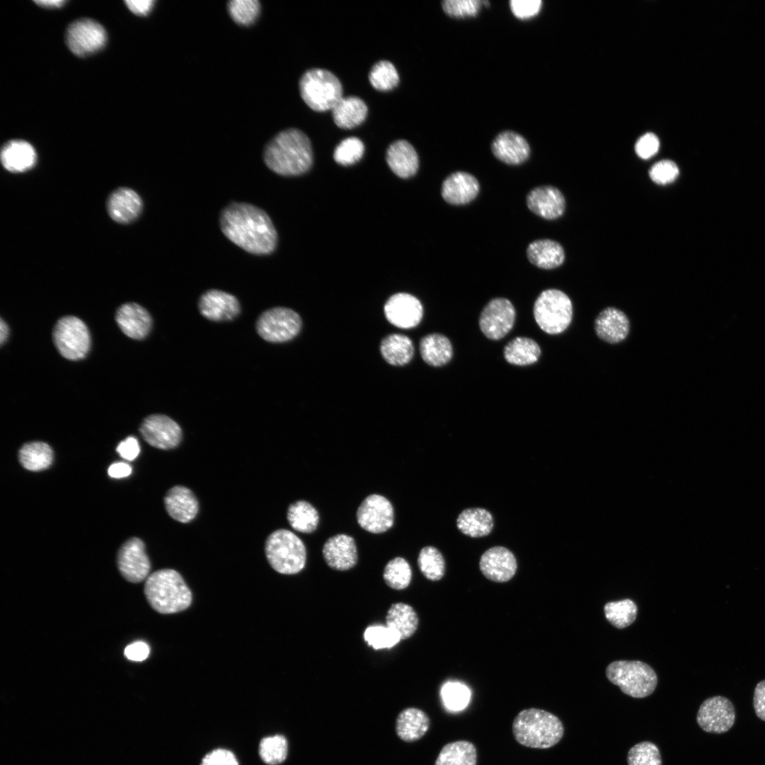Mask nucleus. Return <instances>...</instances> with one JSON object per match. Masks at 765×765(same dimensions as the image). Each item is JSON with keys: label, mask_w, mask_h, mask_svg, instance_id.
Masks as SVG:
<instances>
[{"label": "nucleus", "mask_w": 765, "mask_h": 765, "mask_svg": "<svg viewBox=\"0 0 765 765\" xmlns=\"http://www.w3.org/2000/svg\"><path fill=\"white\" fill-rule=\"evenodd\" d=\"M222 233L234 244L257 255L272 253L278 235L269 216L262 209L246 203H232L220 215Z\"/></svg>", "instance_id": "obj_1"}, {"label": "nucleus", "mask_w": 765, "mask_h": 765, "mask_svg": "<svg viewBox=\"0 0 765 765\" xmlns=\"http://www.w3.org/2000/svg\"><path fill=\"white\" fill-rule=\"evenodd\" d=\"M268 169L281 176H298L312 166L313 153L308 137L301 130L290 128L276 135L264 150Z\"/></svg>", "instance_id": "obj_2"}, {"label": "nucleus", "mask_w": 765, "mask_h": 765, "mask_svg": "<svg viewBox=\"0 0 765 765\" xmlns=\"http://www.w3.org/2000/svg\"><path fill=\"white\" fill-rule=\"evenodd\" d=\"M512 733L520 744L548 749L557 744L564 734L561 720L544 710L531 708L518 713L512 723Z\"/></svg>", "instance_id": "obj_3"}, {"label": "nucleus", "mask_w": 765, "mask_h": 765, "mask_svg": "<svg viewBox=\"0 0 765 765\" xmlns=\"http://www.w3.org/2000/svg\"><path fill=\"white\" fill-rule=\"evenodd\" d=\"M144 593L151 607L162 614L183 611L192 601L191 591L183 577L171 569L159 570L148 576Z\"/></svg>", "instance_id": "obj_4"}, {"label": "nucleus", "mask_w": 765, "mask_h": 765, "mask_svg": "<svg viewBox=\"0 0 765 765\" xmlns=\"http://www.w3.org/2000/svg\"><path fill=\"white\" fill-rule=\"evenodd\" d=\"M265 553L271 567L280 574H297L305 565L307 552L304 543L287 529H278L268 536Z\"/></svg>", "instance_id": "obj_5"}, {"label": "nucleus", "mask_w": 765, "mask_h": 765, "mask_svg": "<svg viewBox=\"0 0 765 765\" xmlns=\"http://www.w3.org/2000/svg\"><path fill=\"white\" fill-rule=\"evenodd\" d=\"M608 679L621 691L633 698L650 696L657 684V676L647 664L640 661L618 660L610 663L606 669Z\"/></svg>", "instance_id": "obj_6"}, {"label": "nucleus", "mask_w": 765, "mask_h": 765, "mask_svg": "<svg viewBox=\"0 0 765 765\" xmlns=\"http://www.w3.org/2000/svg\"><path fill=\"white\" fill-rule=\"evenodd\" d=\"M300 93L305 103L318 112L332 110L343 97L339 79L331 72L319 68L307 70L302 76Z\"/></svg>", "instance_id": "obj_7"}, {"label": "nucleus", "mask_w": 765, "mask_h": 765, "mask_svg": "<svg viewBox=\"0 0 765 765\" xmlns=\"http://www.w3.org/2000/svg\"><path fill=\"white\" fill-rule=\"evenodd\" d=\"M534 319L548 334L565 331L572 320L573 307L569 296L560 290L547 289L537 298L533 306Z\"/></svg>", "instance_id": "obj_8"}, {"label": "nucleus", "mask_w": 765, "mask_h": 765, "mask_svg": "<svg viewBox=\"0 0 765 765\" xmlns=\"http://www.w3.org/2000/svg\"><path fill=\"white\" fill-rule=\"evenodd\" d=\"M52 338L59 353L68 360L84 358L90 348L89 329L84 322L74 316L60 318L54 327Z\"/></svg>", "instance_id": "obj_9"}, {"label": "nucleus", "mask_w": 765, "mask_h": 765, "mask_svg": "<svg viewBox=\"0 0 765 765\" xmlns=\"http://www.w3.org/2000/svg\"><path fill=\"white\" fill-rule=\"evenodd\" d=\"M302 320L294 310L277 307L264 312L256 324V332L264 340L283 343L293 339L300 332Z\"/></svg>", "instance_id": "obj_10"}, {"label": "nucleus", "mask_w": 765, "mask_h": 765, "mask_svg": "<svg viewBox=\"0 0 765 765\" xmlns=\"http://www.w3.org/2000/svg\"><path fill=\"white\" fill-rule=\"evenodd\" d=\"M65 40L70 51L78 57H86L101 50L106 45L107 35L97 21L81 18L67 28Z\"/></svg>", "instance_id": "obj_11"}, {"label": "nucleus", "mask_w": 765, "mask_h": 765, "mask_svg": "<svg viewBox=\"0 0 765 765\" xmlns=\"http://www.w3.org/2000/svg\"><path fill=\"white\" fill-rule=\"evenodd\" d=\"M515 319L516 310L511 302L504 298H496L482 310L479 326L487 338L499 340L511 330Z\"/></svg>", "instance_id": "obj_12"}, {"label": "nucleus", "mask_w": 765, "mask_h": 765, "mask_svg": "<svg viewBox=\"0 0 765 765\" xmlns=\"http://www.w3.org/2000/svg\"><path fill=\"white\" fill-rule=\"evenodd\" d=\"M735 709L730 699L715 696L706 699L700 706L696 721L706 732L722 734L734 725Z\"/></svg>", "instance_id": "obj_13"}, {"label": "nucleus", "mask_w": 765, "mask_h": 765, "mask_svg": "<svg viewBox=\"0 0 765 765\" xmlns=\"http://www.w3.org/2000/svg\"><path fill=\"white\" fill-rule=\"evenodd\" d=\"M356 518L358 525L365 531L372 533H384L393 526L394 509L384 496L372 494L359 505Z\"/></svg>", "instance_id": "obj_14"}, {"label": "nucleus", "mask_w": 765, "mask_h": 765, "mask_svg": "<svg viewBox=\"0 0 765 765\" xmlns=\"http://www.w3.org/2000/svg\"><path fill=\"white\" fill-rule=\"evenodd\" d=\"M140 432L147 443L162 450L176 448L182 438L179 425L164 414H152L146 417L140 425Z\"/></svg>", "instance_id": "obj_15"}, {"label": "nucleus", "mask_w": 765, "mask_h": 765, "mask_svg": "<svg viewBox=\"0 0 765 765\" xmlns=\"http://www.w3.org/2000/svg\"><path fill=\"white\" fill-rule=\"evenodd\" d=\"M117 565L122 576L130 582L138 583L147 578L151 565L143 541L132 538L124 543L118 552Z\"/></svg>", "instance_id": "obj_16"}, {"label": "nucleus", "mask_w": 765, "mask_h": 765, "mask_svg": "<svg viewBox=\"0 0 765 765\" xmlns=\"http://www.w3.org/2000/svg\"><path fill=\"white\" fill-rule=\"evenodd\" d=\"M384 312L392 324L402 329H411L420 323L424 311L421 302L416 297L400 293L387 300Z\"/></svg>", "instance_id": "obj_17"}, {"label": "nucleus", "mask_w": 765, "mask_h": 765, "mask_svg": "<svg viewBox=\"0 0 765 765\" xmlns=\"http://www.w3.org/2000/svg\"><path fill=\"white\" fill-rule=\"evenodd\" d=\"M479 566L486 578L498 583L510 580L517 570L514 555L503 546H494L487 550L480 557Z\"/></svg>", "instance_id": "obj_18"}, {"label": "nucleus", "mask_w": 765, "mask_h": 765, "mask_svg": "<svg viewBox=\"0 0 765 765\" xmlns=\"http://www.w3.org/2000/svg\"><path fill=\"white\" fill-rule=\"evenodd\" d=\"M322 555L327 565L338 571L350 570L358 561L355 540L344 533L329 538L323 545Z\"/></svg>", "instance_id": "obj_19"}, {"label": "nucleus", "mask_w": 765, "mask_h": 765, "mask_svg": "<svg viewBox=\"0 0 765 765\" xmlns=\"http://www.w3.org/2000/svg\"><path fill=\"white\" fill-rule=\"evenodd\" d=\"M200 314L211 321H230L240 312L238 300L232 295L216 289L204 293L200 298Z\"/></svg>", "instance_id": "obj_20"}, {"label": "nucleus", "mask_w": 765, "mask_h": 765, "mask_svg": "<svg viewBox=\"0 0 765 765\" xmlns=\"http://www.w3.org/2000/svg\"><path fill=\"white\" fill-rule=\"evenodd\" d=\"M526 204L531 212L546 220L560 217L565 209L564 196L552 186H541L532 189L526 196Z\"/></svg>", "instance_id": "obj_21"}, {"label": "nucleus", "mask_w": 765, "mask_h": 765, "mask_svg": "<svg viewBox=\"0 0 765 765\" xmlns=\"http://www.w3.org/2000/svg\"><path fill=\"white\" fill-rule=\"evenodd\" d=\"M480 192V183L472 174L455 171L448 175L441 185V196L450 205H461L472 201Z\"/></svg>", "instance_id": "obj_22"}, {"label": "nucleus", "mask_w": 765, "mask_h": 765, "mask_svg": "<svg viewBox=\"0 0 765 765\" xmlns=\"http://www.w3.org/2000/svg\"><path fill=\"white\" fill-rule=\"evenodd\" d=\"M597 336L608 344H618L626 339L630 332V321L620 310L608 307L602 310L594 321Z\"/></svg>", "instance_id": "obj_23"}, {"label": "nucleus", "mask_w": 765, "mask_h": 765, "mask_svg": "<svg viewBox=\"0 0 765 765\" xmlns=\"http://www.w3.org/2000/svg\"><path fill=\"white\" fill-rule=\"evenodd\" d=\"M142 210V200L134 190L121 187L110 193L107 201V211L113 220L128 224L135 220Z\"/></svg>", "instance_id": "obj_24"}, {"label": "nucleus", "mask_w": 765, "mask_h": 765, "mask_svg": "<svg viewBox=\"0 0 765 765\" xmlns=\"http://www.w3.org/2000/svg\"><path fill=\"white\" fill-rule=\"evenodd\" d=\"M116 322L121 331L133 339H142L149 333L152 320L149 313L135 302L122 305L115 314Z\"/></svg>", "instance_id": "obj_25"}, {"label": "nucleus", "mask_w": 765, "mask_h": 765, "mask_svg": "<svg viewBox=\"0 0 765 765\" xmlns=\"http://www.w3.org/2000/svg\"><path fill=\"white\" fill-rule=\"evenodd\" d=\"M492 151L501 162L518 165L527 160L530 155V147L520 135L506 131L499 134L492 144Z\"/></svg>", "instance_id": "obj_26"}, {"label": "nucleus", "mask_w": 765, "mask_h": 765, "mask_svg": "<svg viewBox=\"0 0 765 765\" xmlns=\"http://www.w3.org/2000/svg\"><path fill=\"white\" fill-rule=\"evenodd\" d=\"M164 506L168 514L181 523H188L195 518L198 512V502L188 488L176 485L166 492Z\"/></svg>", "instance_id": "obj_27"}, {"label": "nucleus", "mask_w": 765, "mask_h": 765, "mask_svg": "<svg viewBox=\"0 0 765 765\" xmlns=\"http://www.w3.org/2000/svg\"><path fill=\"white\" fill-rule=\"evenodd\" d=\"M37 161L35 148L27 141L13 140L6 142L1 151V162L6 170L23 173L31 169Z\"/></svg>", "instance_id": "obj_28"}, {"label": "nucleus", "mask_w": 765, "mask_h": 765, "mask_svg": "<svg viewBox=\"0 0 765 765\" xmlns=\"http://www.w3.org/2000/svg\"><path fill=\"white\" fill-rule=\"evenodd\" d=\"M386 160L391 170L402 178L414 176L419 169V157L415 149L404 140H397L389 146Z\"/></svg>", "instance_id": "obj_29"}, {"label": "nucleus", "mask_w": 765, "mask_h": 765, "mask_svg": "<svg viewBox=\"0 0 765 765\" xmlns=\"http://www.w3.org/2000/svg\"><path fill=\"white\" fill-rule=\"evenodd\" d=\"M429 725L430 720L425 712L416 708H407L398 715L395 730L402 740L412 742L421 739Z\"/></svg>", "instance_id": "obj_30"}, {"label": "nucleus", "mask_w": 765, "mask_h": 765, "mask_svg": "<svg viewBox=\"0 0 765 765\" xmlns=\"http://www.w3.org/2000/svg\"><path fill=\"white\" fill-rule=\"evenodd\" d=\"M527 257L534 266L543 269L560 266L565 260V251L557 242L540 239L530 243L526 249Z\"/></svg>", "instance_id": "obj_31"}, {"label": "nucleus", "mask_w": 765, "mask_h": 765, "mask_svg": "<svg viewBox=\"0 0 765 765\" xmlns=\"http://www.w3.org/2000/svg\"><path fill=\"white\" fill-rule=\"evenodd\" d=\"M335 124L342 129H351L362 123L368 114L365 102L357 96L342 97L332 109Z\"/></svg>", "instance_id": "obj_32"}, {"label": "nucleus", "mask_w": 765, "mask_h": 765, "mask_svg": "<svg viewBox=\"0 0 765 765\" xmlns=\"http://www.w3.org/2000/svg\"><path fill=\"white\" fill-rule=\"evenodd\" d=\"M456 525L464 535L471 538H481L491 533L494 520L491 513L484 509L469 508L458 515Z\"/></svg>", "instance_id": "obj_33"}, {"label": "nucleus", "mask_w": 765, "mask_h": 765, "mask_svg": "<svg viewBox=\"0 0 765 765\" xmlns=\"http://www.w3.org/2000/svg\"><path fill=\"white\" fill-rule=\"evenodd\" d=\"M419 350L424 361L434 367L446 364L451 360L453 354L450 340L446 336L438 333L424 336L419 343Z\"/></svg>", "instance_id": "obj_34"}, {"label": "nucleus", "mask_w": 765, "mask_h": 765, "mask_svg": "<svg viewBox=\"0 0 765 765\" xmlns=\"http://www.w3.org/2000/svg\"><path fill=\"white\" fill-rule=\"evenodd\" d=\"M380 353L390 365L402 366L407 364L413 358L414 348L412 340L400 334L385 336L380 344Z\"/></svg>", "instance_id": "obj_35"}, {"label": "nucleus", "mask_w": 765, "mask_h": 765, "mask_svg": "<svg viewBox=\"0 0 765 765\" xmlns=\"http://www.w3.org/2000/svg\"><path fill=\"white\" fill-rule=\"evenodd\" d=\"M387 626L395 630L405 640L414 635L419 625L415 610L409 605L399 602L391 605L386 616Z\"/></svg>", "instance_id": "obj_36"}, {"label": "nucleus", "mask_w": 765, "mask_h": 765, "mask_svg": "<svg viewBox=\"0 0 765 765\" xmlns=\"http://www.w3.org/2000/svg\"><path fill=\"white\" fill-rule=\"evenodd\" d=\"M541 353L539 345L532 339L517 336L504 347V356L510 364L525 366L536 363Z\"/></svg>", "instance_id": "obj_37"}, {"label": "nucleus", "mask_w": 765, "mask_h": 765, "mask_svg": "<svg viewBox=\"0 0 765 765\" xmlns=\"http://www.w3.org/2000/svg\"><path fill=\"white\" fill-rule=\"evenodd\" d=\"M477 749L470 742L460 740L445 744L434 765H476Z\"/></svg>", "instance_id": "obj_38"}, {"label": "nucleus", "mask_w": 765, "mask_h": 765, "mask_svg": "<svg viewBox=\"0 0 765 765\" xmlns=\"http://www.w3.org/2000/svg\"><path fill=\"white\" fill-rule=\"evenodd\" d=\"M287 519L295 531L311 533L317 528L319 516L317 510L310 503L298 500L288 506Z\"/></svg>", "instance_id": "obj_39"}, {"label": "nucleus", "mask_w": 765, "mask_h": 765, "mask_svg": "<svg viewBox=\"0 0 765 765\" xmlns=\"http://www.w3.org/2000/svg\"><path fill=\"white\" fill-rule=\"evenodd\" d=\"M18 458L21 465L30 471H40L50 466L53 460L51 447L42 441L25 443L19 450Z\"/></svg>", "instance_id": "obj_40"}, {"label": "nucleus", "mask_w": 765, "mask_h": 765, "mask_svg": "<svg viewBox=\"0 0 765 765\" xmlns=\"http://www.w3.org/2000/svg\"><path fill=\"white\" fill-rule=\"evenodd\" d=\"M604 611L607 620L616 628L622 629L635 621L638 607L632 600L626 599L606 603Z\"/></svg>", "instance_id": "obj_41"}, {"label": "nucleus", "mask_w": 765, "mask_h": 765, "mask_svg": "<svg viewBox=\"0 0 765 765\" xmlns=\"http://www.w3.org/2000/svg\"><path fill=\"white\" fill-rule=\"evenodd\" d=\"M417 562L420 571L429 580L438 581L444 576L445 560L441 552L435 547H424L419 552Z\"/></svg>", "instance_id": "obj_42"}, {"label": "nucleus", "mask_w": 765, "mask_h": 765, "mask_svg": "<svg viewBox=\"0 0 765 765\" xmlns=\"http://www.w3.org/2000/svg\"><path fill=\"white\" fill-rule=\"evenodd\" d=\"M382 576L388 586L402 590L409 585L412 576V569L405 559L396 557L387 563Z\"/></svg>", "instance_id": "obj_43"}, {"label": "nucleus", "mask_w": 765, "mask_h": 765, "mask_svg": "<svg viewBox=\"0 0 765 765\" xmlns=\"http://www.w3.org/2000/svg\"><path fill=\"white\" fill-rule=\"evenodd\" d=\"M259 751L261 759L266 764L269 765L281 764L288 755V741L281 735L264 737L260 742Z\"/></svg>", "instance_id": "obj_44"}, {"label": "nucleus", "mask_w": 765, "mask_h": 765, "mask_svg": "<svg viewBox=\"0 0 765 765\" xmlns=\"http://www.w3.org/2000/svg\"><path fill=\"white\" fill-rule=\"evenodd\" d=\"M369 81L375 89L387 91L397 86L400 78L395 66L390 62L381 60L375 64L370 69Z\"/></svg>", "instance_id": "obj_45"}, {"label": "nucleus", "mask_w": 765, "mask_h": 765, "mask_svg": "<svg viewBox=\"0 0 765 765\" xmlns=\"http://www.w3.org/2000/svg\"><path fill=\"white\" fill-rule=\"evenodd\" d=\"M229 13L239 25L249 26L258 18L261 5L256 0H234L227 3Z\"/></svg>", "instance_id": "obj_46"}, {"label": "nucleus", "mask_w": 765, "mask_h": 765, "mask_svg": "<svg viewBox=\"0 0 765 765\" xmlns=\"http://www.w3.org/2000/svg\"><path fill=\"white\" fill-rule=\"evenodd\" d=\"M365 641L375 650L391 648L401 640L400 635L387 625H372L368 627L363 635Z\"/></svg>", "instance_id": "obj_47"}, {"label": "nucleus", "mask_w": 765, "mask_h": 765, "mask_svg": "<svg viewBox=\"0 0 765 765\" xmlns=\"http://www.w3.org/2000/svg\"><path fill=\"white\" fill-rule=\"evenodd\" d=\"M628 765H662L658 747L651 742H642L630 748L628 753Z\"/></svg>", "instance_id": "obj_48"}, {"label": "nucleus", "mask_w": 765, "mask_h": 765, "mask_svg": "<svg viewBox=\"0 0 765 765\" xmlns=\"http://www.w3.org/2000/svg\"><path fill=\"white\" fill-rule=\"evenodd\" d=\"M364 145L361 140L351 137L342 140L334 152V159L339 164L351 165L359 161L363 155Z\"/></svg>", "instance_id": "obj_49"}, {"label": "nucleus", "mask_w": 765, "mask_h": 765, "mask_svg": "<svg viewBox=\"0 0 765 765\" xmlns=\"http://www.w3.org/2000/svg\"><path fill=\"white\" fill-rule=\"evenodd\" d=\"M441 696L445 706L453 711L464 709L470 699V690L465 686L455 682L446 684L441 689Z\"/></svg>", "instance_id": "obj_50"}, {"label": "nucleus", "mask_w": 765, "mask_h": 765, "mask_svg": "<svg viewBox=\"0 0 765 765\" xmlns=\"http://www.w3.org/2000/svg\"><path fill=\"white\" fill-rule=\"evenodd\" d=\"M483 1L480 0H446L442 7L446 14L454 18L475 16Z\"/></svg>", "instance_id": "obj_51"}, {"label": "nucleus", "mask_w": 765, "mask_h": 765, "mask_svg": "<svg viewBox=\"0 0 765 765\" xmlns=\"http://www.w3.org/2000/svg\"><path fill=\"white\" fill-rule=\"evenodd\" d=\"M679 170L672 160L664 159L655 163L649 171L650 178L657 184L667 185L676 180Z\"/></svg>", "instance_id": "obj_52"}, {"label": "nucleus", "mask_w": 765, "mask_h": 765, "mask_svg": "<svg viewBox=\"0 0 765 765\" xmlns=\"http://www.w3.org/2000/svg\"><path fill=\"white\" fill-rule=\"evenodd\" d=\"M540 0H512L510 7L514 15L520 19H527L537 15L541 8Z\"/></svg>", "instance_id": "obj_53"}, {"label": "nucleus", "mask_w": 765, "mask_h": 765, "mask_svg": "<svg viewBox=\"0 0 765 765\" xmlns=\"http://www.w3.org/2000/svg\"><path fill=\"white\" fill-rule=\"evenodd\" d=\"M659 148V139L652 132H647L641 136L635 146L636 154L643 159L653 157L658 152Z\"/></svg>", "instance_id": "obj_54"}, {"label": "nucleus", "mask_w": 765, "mask_h": 765, "mask_svg": "<svg viewBox=\"0 0 765 765\" xmlns=\"http://www.w3.org/2000/svg\"><path fill=\"white\" fill-rule=\"evenodd\" d=\"M200 765H239L234 754L225 749H217L206 754Z\"/></svg>", "instance_id": "obj_55"}, {"label": "nucleus", "mask_w": 765, "mask_h": 765, "mask_svg": "<svg viewBox=\"0 0 765 765\" xmlns=\"http://www.w3.org/2000/svg\"><path fill=\"white\" fill-rule=\"evenodd\" d=\"M118 454L127 460H133L140 453L138 441L133 436H129L122 441L116 448Z\"/></svg>", "instance_id": "obj_56"}, {"label": "nucleus", "mask_w": 765, "mask_h": 765, "mask_svg": "<svg viewBox=\"0 0 765 765\" xmlns=\"http://www.w3.org/2000/svg\"><path fill=\"white\" fill-rule=\"evenodd\" d=\"M124 654L130 660L141 662L148 657L149 647L146 642L137 641L128 645L124 650Z\"/></svg>", "instance_id": "obj_57"}, {"label": "nucleus", "mask_w": 765, "mask_h": 765, "mask_svg": "<svg viewBox=\"0 0 765 765\" xmlns=\"http://www.w3.org/2000/svg\"><path fill=\"white\" fill-rule=\"evenodd\" d=\"M753 706L756 716L765 721V679L759 681L755 686Z\"/></svg>", "instance_id": "obj_58"}, {"label": "nucleus", "mask_w": 765, "mask_h": 765, "mask_svg": "<svg viewBox=\"0 0 765 765\" xmlns=\"http://www.w3.org/2000/svg\"><path fill=\"white\" fill-rule=\"evenodd\" d=\"M154 3V1L152 0H128L125 1L130 11L140 16H147L151 11Z\"/></svg>", "instance_id": "obj_59"}, {"label": "nucleus", "mask_w": 765, "mask_h": 765, "mask_svg": "<svg viewBox=\"0 0 765 765\" xmlns=\"http://www.w3.org/2000/svg\"><path fill=\"white\" fill-rule=\"evenodd\" d=\"M132 472V468L125 463L118 462L113 463L108 470L110 477L113 478H123L128 477Z\"/></svg>", "instance_id": "obj_60"}, {"label": "nucleus", "mask_w": 765, "mask_h": 765, "mask_svg": "<svg viewBox=\"0 0 765 765\" xmlns=\"http://www.w3.org/2000/svg\"><path fill=\"white\" fill-rule=\"evenodd\" d=\"M35 3L41 7L54 8H60L62 6L66 1L64 0H44V1H35Z\"/></svg>", "instance_id": "obj_61"}, {"label": "nucleus", "mask_w": 765, "mask_h": 765, "mask_svg": "<svg viewBox=\"0 0 765 765\" xmlns=\"http://www.w3.org/2000/svg\"><path fill=\"white\" fill-rule=\"evenodd\" d=\"M8 336V327L7 324L1 318L0 321V343L3 345Z\"/></svg>", "instance_id": "obj_62"}]
</instances>
